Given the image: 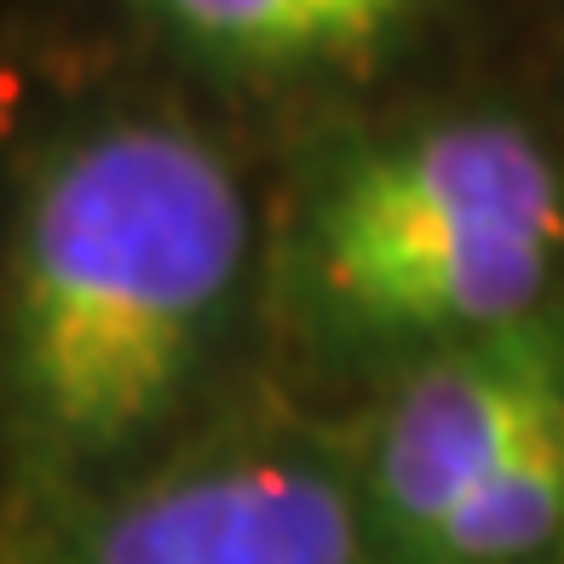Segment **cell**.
I'll return each instance as SVG.
<instances>
[{"instance_id":"obj_1","label":"cell","mask_w":564,"mask_h":564,"mask_svg":"<svg viewBox=\"0 0 564 564\" xmlns=\"http://www.w3.org/2000/svg\"><path fill=\"white\" fill-rule=\"evenodd\" d=\"M265 294V230L214 133L116 110L23 167L0 248L7 512L144 467L214 415Z\"/></svg>"},{"instance_id":"obj_2","label":"cell","mask_w":564,"mask_h":564,"mask_svg":"<svg viewBox=\"0 0 564 564\" xmlns=\"http://www.w3.org/2000/svg\"><path fill=\"white\" fill-rule=\"evenodd\" d=\"M289 335L387 375L564 294V162L512 116L460 110L335 144L265 248Z\"/></svg>"},{"instance_id":"obj_3","label":"cell","mask_w":564,"mask_h":564,"mask_svg":"<svg viewBox=\"0 0 564 564\" xmlns=\"http://www.w3.org/2000/svg\"><path fill=\"white\" fill-rule=\"evenodd\" d=\"M0 564H380L346 426L214 409L144 467L0 519Z\"/></svg>"},{"instance_id":"obj_4","label":"cell","mask_w":564,"mask_h":564,"mask_svg":"<svg viewBox=\"0 0 564 564\" xmlns=\"http://www.w3.org/2000/svg\"><path fill=\"white\" fill-rule=\"evenodd\" d=\"M564 409V294L375 375L346 426L380 564H409L535 426Z\"/></svg>"},{"instance_id":"obj_5","label":"cell","mask_w":564,"mask_h":564,"mask_svg":"<svg viewBox=\"0 0 564 564\" xmlns=\"http://www.w3.org/2000/svg\"><path fill=\"white\" fill-rule=\"evenodd\" d=\"M185 53L237 75L364 69L432 0H139Z\"/></svg>"},{"instance_id":"obj_6","label":"cell","mask_w":564,"mask_h":564,"mask_svg":"<svg viewBox=\"0 0 564 564\" xmlns=\"http://www.w3.org/2000/svg\"><path fill=\"white\" fill-rule=\"evenodd\" d=\"M409 564H564V409L535 426Z\"/></svg>"}]
</instances>
